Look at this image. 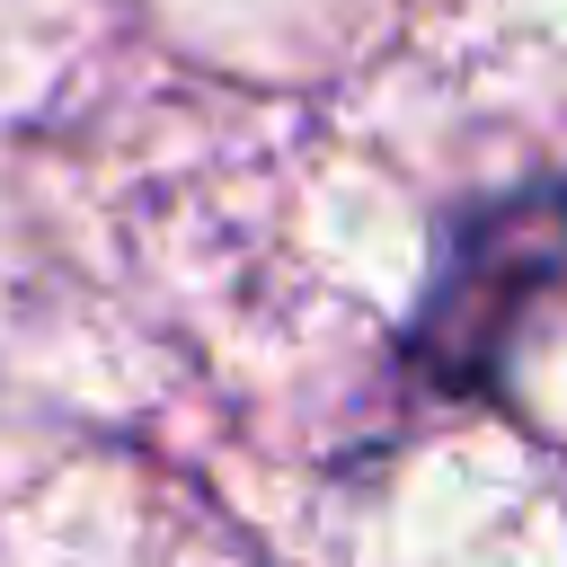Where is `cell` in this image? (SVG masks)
<instances>
[{
  "mask_svg": "<svg viewBox=\"0 0 567 567\" xmlns=\"http://www.w3.org/2000/svg\"><path fill=\"white\" fill-rule=\"evenodd\" d=\"M567 275V186H532L514 204H496L443 266V284L416 310V363L443 390H478L505 346L514 319Z\"/></svg>",
  "mask_w": 567,
  "mask_h": 567,
  "instance_id": "cell-1",
  "label": "cell"
}]
</instances>
